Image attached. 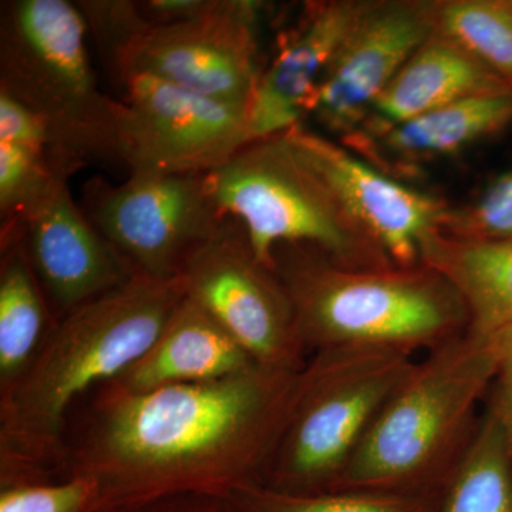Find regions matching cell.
Here are the masks:
<instances>
[{"label":"cell","instance_id":"obj_9","mask_svg":"<svg viewBox=\"0 0 512 512\" xmlns=\"http://www.w3.org/2000/svg\"><path fill=\"white\" fill-rule=\"evenodd\" d=\"M117 100V158L128 173L207 174L251 143L248 109L131 74Z\"/></svg>","mask_w":512,"mask_h":512},{"label":"cell","instance_id":"obj_14","mask_svg":"<svg viewBox=\"0 0 512 512\" xmlns=\"http://www.w3.org/2000/svg\"><path fill=\"white\" fill-rule=\"evenodd\" d=\"M67 180L0 234L2 245L22 242L56 322L137 275L73 200Z\"/></svg>","mask_w":512,"mask_h":512},{"label":"cell","instance_id":"obj_19","mask_svg":"<svg viewBox=\"0 0 512 512\" xmlns=\"http://www.w3.org/2000/svg\"><path fill=\"white\" fill-rule=\"evenodd\" d=\"M420 264L443 276L466 308L470 335L488 339L512 325V241L431 234Z\"/></svg>","mask_w":512,"mask_h":512},{"label":"cell","instance_id":"obj_23","mask_svg":"<svg viewBox=\"0 0 512 512\" xmlns=\"http://www.w3.org/2000/svg\"><path fill=\"white\" fill-rule=\"evenodd\" d=\"M241 512H424L420 495L329 491L288 494L254 481L231 494Z\"/></svg>","mask_w":512,"mask_h":512},{"label":"cell","instance_id":"obj_13","mask_svg":"<svg viewBox=\"0 0 512 512\" xmlns=\"http://www.w3.org/2000/svg\"><path fill=\"white\" fill-rule=\"evenodd\" d=\"M394 265L420 264V248L446 218L447 202L377 170L338 141L302 126L282 134Z\"/></svg>","mask_w":512,"mask_h":512},{"label":"cell","instance_id":"obj_5","mask_svg":"<svg viewBox=\"0 0 512 512\" xmlns=\"http://www.w3.org/2000/svg\"><path fill=\"white\" fill-rule=\"evenodd\" d=\"M86 23L67 0H10L0 8V92L45 121L49 158L70 177L116 161L117 100L101 92Z\"/></svg>","mask_w":512,"mask_h":512},{"label":"cell","instance_id":"obj_8","mask_svg":"<svg viewBox=\"0 0 512 512\" xmlns=\"http://www.w3.org/2000/svg\"><path fill=\"white\" fill-rule=\"evenodd\" d=\"M84 188L89 220L134 274L148 278L183 275L227 218L205 174L131 173L120 184L94 180Z\"/></svg>","mask_w":512,"mask_h":512},{"label":"cell","instance_id":"obj_10","mask_svg":"<svg viewBox=\"0 0 512 512\" xmlns=\"http://www.w3.org/2000/svg\"><path fill=\"white\" fill-rule=\"evenodd\" d=\"M264 8L261 2L217 0L204 18L148 26L120 53L111 74L119 84L146 74L249 111L262 72L258 23Z\"/></svg>","mask_w":512,"mask_h":512},{"label":"cell","instance_id":"obj_1","mask_svg":"<svg viewBox=\"0 0 512 512\" xmlns=\"http://www.w3.org/2000/svg\"><path fill=\"white\" fill-rule=\"evenodd\" d=\"M299 370L256 365L140 393L104 384L67 433L62 477L92 481L94 512L168 495H231L261 481Z\"/></svg>","mask_w":512,"mask_h":512},{"label":"cell","instance_id":"obj_25","mask_svg":"<svg viewBox=\"0 0 512 512\" xmlns=\"http://www.w3.org/2000/svg\"><path fill=\"white\" fill-rule=\"evenodd\" d=\"M96 490L82 477L0 481V512H94Z\"/></svg>","mask_w":512,"mask_h":512},{"label":"cell","instance_id":"obj_12","mask_svg":"<svg viewBox=\"0 0 512 512\" xmlns=\"http://www.w3.org/2000/svg\"><path fill=\"white\" fill-rule=\"evenodd\" d=\"M436 30L437 0H366L323 74L311 117L348 137Z\"/></svg>","mask_w":512,"mask_h":512},{"label":"cell","instance_id":"obj_15","mask_svg":"<svg viewBox=\"0 0 512 512\" xmlns=\"http://www.w3.org/2000/svg\"><path fill=\"white\" fill-rule=\"evenodd\" d=\"M365 5L366 0L306 2L298 19L279 32L249 107L252 141L282 136L311 117L323 74Z\"/></svg>","mask_w":512,"mask_h":512},{"label":"cell","instance_id":"obj_22","mask_svg":"<svg viewBox=\"0 0 512 512\" xmlns=\"http://www.w3.org/2000/svg\"><path fill=\"white\" fill-rule=\"evenodd\" d=\"M437 32L466 47L512 90V0H437Z\"/></svg>","mask_w":512,"mask_h":512},{"label":"cell","instance_id":"obj_26","mask_svg":"<svg viewBox=\"0 0 512 512\" xmlns=\"http://www.w3.org/2000/svg\"><path fill=\"white\" fill-rule=\"evenodd\" d=\"M440 231L458 238L512 241V173L495 178L473 204L450 207Z\"/></svg>","mask_w":512,"mask_h":512},{"label":"cell","instance_id":"obj_27","mask_svg":"<svg viewBox=\"0 0 512 512\" xmlns=\"http://www.w3.org/2000/svg\"><path fill=\"white\" fill-rule=\"evenodd\" d=\"M89 36L96 40L101 56L113 69L117 57L140 33L151 26L140 2L130 0H87L76 2Z\"/></svg>","mask_w":512,"mask_h":512},{"label":"cell","instance_id":"obj_17","mask_svg":"<svg viewBox=\"0 0 512 512\" xmlns=\"http://www.w3.org/2000/svg\"><path fill=\"white\" fill-rule=\"evenodd\" d=\"M258 365L210 313L185 296L146 355L111 382L128 393L210 382Z\"/></svg>","mask_w":512,"mask_h":512},{"label":"cell","instance_id":"obj_18","mask_svg":"<svg viewBox=\"0 0 512 512\" xmlns=\"http://www.w3.org/2000/svg\"><path fill=\"white\" fill-rule=\"evenodd\" d=\"M504 92L512 90L487 64L436 30L380 94L365 123H404L457 101Z\"/></svg>","mask_w":512,"mask_h":512},{"label":"cell","instance_id":"obj_30","mask_svg":"<svg viewBox=\"0 0 512 512\" xmlns=\"http://www.w3.org/2000/svg\"><path fill=\"white\" fill-rule=\"evenodd\" d=\"M96 512H241L231 495L178 494Z\"/></svg>","mask_w":512,"mask_h":512},{"label":"cell","instance_id":"obj_7","mask_svg":"<svg viewBox=\"0 0 512 512\" xmlns=\"http://www.w3.org/2000/svg\"><path fill=\"white\" fill-rule=\"evenodd\" d=\"M205 180L212 200L241 222L268 268L279 245H308L355 268L394 265L284 136L251 141Z\"/></svg>","mask_w":512,"mask_h":512},{"label":"cell","instance_id":"obj_4","mask_svg":"<svg viewBox=\"0 0 512 512\" xmlns=\"http://www.w3.org/2000/svg\"><path fill=\"white\" fill-rule=\"evenodd\" d=\"M495 367L490 339L468 332L416 360L332 491L444 490L476 436Z\"/></svg>","mask_w":512,"mask_h":512},{"label":"cell","instance_id":"obj_29","mask_svg":"<svg viewBox=\"0 0 512 512\" xmlns=\"http://www.w3.org/2000/svg\"><path fill=\"white\" fill-rule=\"evenodd\" d=\"M0 143L42 148L49 153L45 121L9 94L0 92Z\"/></svg>","mask_w":512,"mask_h":512},{"label":"cell","instance_id":"obj_2","mask_svg":"<svg viewBox=\"0 0 512 512\" xmlns=\"http://www.w3.org/2000/svg\"><path fill=\"white\" fill-rule=\"evenodd\" d=\"M185 296L183 275L137 274L57 320L0 394V481L62 477L74 407L146 355Z\"/></svg>","mask_w":512,"mask_h":512},{"label":"cell","instance_id":"obj_24","mask_svg":"<svg viewBox=\"0 0 512 512\" xmlns=\"http://www.w3.org/2000/svg\"><path fill=\"white\" fill-rule=\"evenodd\" d=\"M60 178L42 148L0 143V217L2 229L12 227L52 190Z\"/></svg>","mask_w":512,"mask_h":512},{"label":"cell","instance_id":"obj_3","mask_svg":"<svg viewBox=\"0 0 512 512\" xmlns=\"http://www.w3.org/2000/svg\"><path fill=\"white\" fill-rule=\"evenodd\" d=\"M272 261L308 352L379 349L414 356L467 333L460 296L429 266L355 268L308 245H279Z\"/></svg>","mask_w":512,"mask_h":512},{"label":"cell","instance_id":"obj_28","mask_svg":"<svg viewBox=\"0 0 512 512\" xmlns=\"http://www.w3.org/2000/svg\"><path fill=\"white\" fill-rule=\"evenodd\" d=\"M488 339L494 348L497 367L485 410L501 424L512 450V325Z\"/></svg>","mask_w":512,"mask_h":512},{"label":"cell","instance_id":"obj_21","mask_svg":"<svg viewBox=\"0 0 512 512\" xmlns=\"http://www.w3.org/2000/svg\"><path fill=\"white\" fill-rule=\"evenodd\" d=\"M443 491L441 512H512V450L487 410Z\"/></svg>","mask_w":512,"mask_h":512},{"label":"cell","instance_id":"obj_20","mask_svg":"<svg viewBox=\"0 0 512 512\" xmlns=\"http://www.w3.org/2000/svg\"><path fill=\"white\" fill-rule=\"evenodd\" d=\"M52 319L49 302L19 239L0 259V394L8 392L42 348Z\"/></svg>","mask_w":512,"mask_h":512},{"label":"cell","instance_id":"obj_16","mask_svg":"<svg viewBox=\"0 0 512 512\" xmlns=\"http://www.w3.org/2000/svg\"><path fill=\"white\" fill-rule=\"evenodd\" d=\"M512 124V92L448 104L404 123H365L340 140L357 156L402 181L421 164L461 153Z\"/></svg>","mask_w":512,"mask_h":512},{"label":"cell","instance_id":"obj_11","mask_svg":"<svg viewBox=\"0 0 512 512\" xmlns=\"http://www.w3.org/2000/svg\"><path fill=\"white\" fill-rule=\"evenodd\" d=\"M187 295L259 366L299 370L306 362L291 299L274 269L256 259L241 222L228 217L185 266Z\"/></svg>","mask_w":512,"mask_h":512},{"label":"cell","instance_id":"obj_6","mask_svg":"<svg viewBox=\"0 0 512 512\" xmlns=\"http://www.w3.org/2000/svg\"><path fill=\"white\" fill-rule=\"evenodd\" d=\"M414 363V356L392 350L313 352L299 370L288 419L259 483L288 494L332 491Z\"/></svg>","mask_w":512,"mask_h":512}]
</instances>
